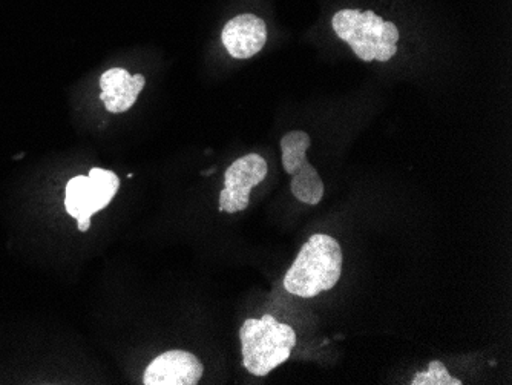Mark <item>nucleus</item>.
I'll return each mask as SVG.
<instances>
[{
    "instance_id": "obj_11",
    "label": "nucleus",
    "mask_w": 512,
    "mask_h": 385,
    "mask_svg": "<svg viewBox=\"0 0 512 385\" xmlns=\"http://www.w3.org/2000/svg\"><path fill=\"white\" fill-rule=\"evenodd\" d=\"M463 382L453 378L447 367L440 361H431L427 372L417 373L411 385H462Z\"/></svg>"
},
{
    "instance_id": "obj_10",
    "label": "nucleus",
    "mask_w": 512,
    "mask_h": 385,
    "mask_svg": "<svg viewBox=\"0 0 512 385\" xmlns=\"http://www.w3.org/2000/svg\"><path fill=\"white\" fill-rule=\"evenodd\" d=\"M310 148V135L304 131H292L281 139L283 166L287 174L293 175L307 162V149Z\"/></svg>"
},
{
    "instance_id": "obj_5",
    "label": "nucleus",
    "mask_w": 512,
    "mask_h": 385,
    "mask_svg": "<svg viewBox=\"0 0 512 385\" xmlns=\"http://www.w3.org/2000/svg\"><path fill=\"white\" fill-rule=\"evenodd\" d=\"M267 177V162L261 155L238 158L224 174L226 188L220 194V211L235 214L249 206L250 191Z\"/></svg>"
},
{
    "instance_id": "obj_1",
    "label": "nucleus",
    "mask_w": 512,
    "mask_h": 385,
    "mask_svg": "<svg viewBox=\"0 0 512 385\" xmlns=\"http://www.w3.org/2000/svg\"><path fill=\"white\" fill-rule=\"evenodd\" d=\"M342 274V251L330 235L315 234L301 247L284 277V289L295 297L313 298L332 290Z\"/></svg>"
},
{
    "instance_id": "obj_7",
    "label": "nucleus",
    "mask_w": 512,
    "mask_h": 385,
    "mask_svg": "<svg viewBox=\"0 0 512 385\" xmlns=\"http://www.w3.org/2000/svg\"><path fill=\"white\" fill-rule=\"evenodd\" d=\"M221 40L234 59H250L266 45L267 27L255 14H241L227 22Z\"/></svg>"
},
{
    "instance_id": "obj_6",
    "label": "nucleus",
    "mask_w": 512,
    "mask_h": 385,
    "mask_svg": "<svg viewBox=\"0 0 512 385\" xmlns=\"http://www.w3.org/2000/svg\"><path fill=\"white\" fill-rule=\"evenodd\" d=\"M200 359L184 350H169L157 356L143 375L145 385H195L203 376Z\"/></svg>"
},
{
    "instance_id": "obj_4",
    "label": "nucleus",
    "mask_w": 512,
    "mask_h": 385,
    "mask_svg": "<svg viewBox=\"0 0 512 385\" xmlns=\"http://www.w3.org/2000/svg\"><path fill=\"white\" fill-rule=\"evenodd\" d=\"M120 188V180L112 171L92 168L88 175L69 180L65 191V209L76 218L80 232L91 228V217L111 203Z\"/></svg>"
},
{
    "instance_id": "obj_9",
    "label": "nucleus",
    "mask_w": 512,
    "mask_h": 385,
    "mask_svg": "<svg viewBox=\"0 0 512 385\" xmlns=\"http://www.w3.org/2000/svg\"><path fill=\"white\" fill-rule=\"evenodd\" d=\"M290 189L296 200L310 206L319 205L324 197V183L319 177V172L309 162L304 163L299 171L292 175Z\"/></svg>"
},
{
    "instance_id": "obj_2",
    "label": "nucleus",
    "mask_w": 512,
    "mask_h": 385,
    "mask_svg": "<svg viewBox=\"0 0 512 385\" xmlns=\"http://www.w3.org/2000/svg\"><path fill=\"white\" fill-rule=\"evenodd\" d=\"M240 339L244 369L258 378L284 364L296 346L295 330L289 324L278 323L272 315L244 321Z\"/></svg>"
},
{
    "instance_id": "obj_3",
    "label": "nucleus",
    "mask_w": 512,
    "mask_h": 385,
    "mask_svg": "<svg viewBox=\"0 0 512 385\" xmlns=\"http://www.w3.org/2000/svg\"><path fill=\"white\" fill-rule=\"evenodd\" d=\"M332 27L339 39L352 47L364 62H388L398 53L399 30L373 11L342 10L333 16Z\"/></svg>"
},
{
    "instance_id": "obj_8",
    "label": "nucleus",
    "mask_w": 512,
    "mask_h": 385,
    "mask_svg": "<svg viewBox=\"0 0 512 385\" xmlns=\"http://www.w3.org/2000/svg\"><path fill=\"white\" fill-rule=\"evenodd\" d=\"M145 85L146 79L142 74L131 76L123 68H112L100 77V100H103L109 112L120 114L135 105Z\"/></svg>"
}]
</instances>
